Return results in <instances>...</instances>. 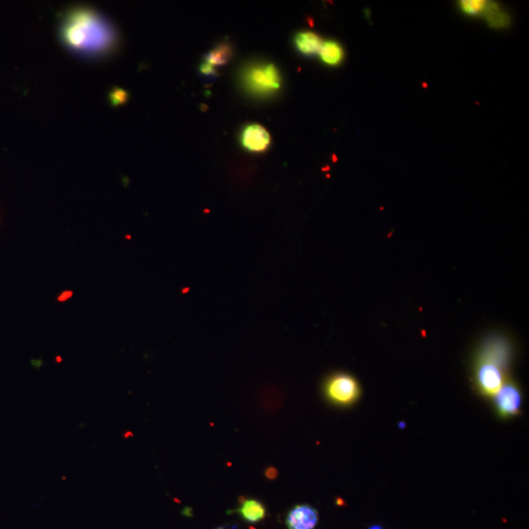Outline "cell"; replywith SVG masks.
I'll return each mask as SVG.
<instances>
[{
  "mask_svg": "<svg viewBox=\"0 0 529 529\" xmlns=\"http://www.w3.org/2000/svg\"><path fill=\"white\" fill-rule=\"evenodd\" d=\"M462 11L469 15V16H477L486 11L487 2L481 1V0H468V1H462L460 4Z\"/></svg>",
  "mask_w": 529,
  "mask_h": 529,
  "instance_id": "cell-12",
  "label": "cell"
},
{
  "mask_svg": "<svg viewBox=\"0 0 529 529\" xmlns=\"http://www.w3.org/2000/svg\"><path fill=\"white\" fill-rule=\"evenodd\" d=\"M493 398H494L495 406L501 417L510 418L520 413L521 401H523L520 389L518 388L517 383L510 381L509 378L501 386Z\"/></svg>",
  "mask_w": 529,
  "mask_h": 529,
  "instance_id": "cell-5",
  "label": "cell"
},
{
  "mask_svg": "<svg viewBox=\"0 0 529 529\" xmlns=\"http://www.w3.org/2000/svg\"><path fill=\"white\" fill-rule=\"evenodd\" d=\"M324 393L330 403L349 407L358 401L362 391L354 376L347 373H335L325 381Z\"/></svg>",
  "mask_w": 529,
  "mask_h": 529,
  "instance_id": "cell-4",
  "label": "cell"
},
{
  "mask_svg": "<svg viewBox=\"0 0 529 529\" xmlns=\"http://www.w3.org/2000/svg\"><path fill=\"white\" fill-rule=\"evenodd\" d=\"M216 529H229V528H216Z\"/></svg>",
  "mask_w": 529,
  "mask_h": 529,
  "instance_id": "cell-17",
  "label": "cell"
},
{
  "mask_svg": "<svg viewBox=\"0 0 529 529\" xmlns=\"http://www.w3.org/2000/svg\"><path fill=\"white\" fill-rule=\"evenodd\" d=\"M513 347L505 335L493 334L482 340L474 359V375L477 389L493 397L508 379Z\"/></svg>",
  "mask_w": 529,
  "mask_h": 529,
  "instance_id": "cell-2",
  "label": "cell"
},
{
  "mask_svg": "<svg viewBox=\"0 0 529 529\" xmlns=\"http://www.w3.org/2000/svg\"><path fill=\"white\" fill-rule=\"evenodd\" d=\"M242 82L245 89L257 97H271L280 90V71L273 64H256L245 70Z\"/></svg>",
  "mask_w": 529,
  "mask_h": 529,
  "instance_id": "cell-3",
  "label": "cell"
},
{
  "mask_svg": "<svg viewBox=\"0 0 529 529\" xmlns=\"http://www.w3.org/2000/svg\"><path fill=\"white\" fill-rule=\"evenodd\" d=\"M319 56L322 63L326 64L327 66L337 67L340 65L344 59V50L337 41H324Z\"/></svg>",
  "mask_w": 529,
  "mask_h": 529,
  "instance_id": "cell-10",
  "label": "cell"
},
{
  "mask_svg": "<svg viewBox=\"0 0 529 529\" xmlns=\"http://www.w3.org/2000/svg\"><path fill=\"white\" fill-rule=\"evenodd\" d=\"M276 476H277V471H276L275 469H268L267 471L268 477H270V479H273V477H275Z\"/></svg>",
  "mask_w": 529,
  "mask_h": 529,
  "instance_id": "cell-15",
  "label": "cell"
},
{
  "mask_svg": "<svg viewBox=\"0 0 529 529\" xmlns=\"http://www.w3.org/2000/svg\"><path fill=\"white\" fill-rule=\"evenodd\" d=\"M237 512L247 523H257L264 520L267 511H266L265 505L261 501L246 499L242 501L241 507L239 508Z\"/></svg>",
  "mask_w": 529,
  "mask_h": 529,
  "instance_id": "cell-9",
  "label": "cell"
},
{
  "mask_svg": "<svg viewBox=\"0 0 529 529\" xmlns=\"http://www.w3.org/2000/svg\"><path fill=\"white\" fill-rule=\"evenodd\" d=\"M370 529H383V528H381V526H379V525H373V526H371Z\"/></svg>",
  "mask_w": 529,
  "mask_h": 529,
  "instance_id": "cell-16",
  "label": "cell"
},
{
  "mask_svg": "<svg viewBox=\"0 0 529 529\" xmlns=\"http://www.w3.org/2000/svg\"><path fill=\"white\" fill-rule=\"evenodd\" d=\"M317 520L316 509L309 505H299L288 513L286 525L288 529H314Z\"/></svg>",
  "mask_w": 529,
  "mask_h": 529,
  "instance_id": "cell-7",
  "label": "cell"
},
{
  "mask_svg": "<svg viewBox=\"0 0 529 529\" xmlns=\"http://www.w3.org/2000/svg\"><path fill=\"white\" fill-rule=\"evenodd\" d=\"M241 143L246 151L259 153L269 147L271 136L262 126L254 124L247 126L242 131Z\"/></svg>",
  "mask_w": 529,
  "mask_h": 529,
  "instance_id": "cell-6",
  "label": "cell"
},
{
  "mask_svg": "<svg viewBox=\"0 0 529 529\" xmlns=\"http://www.w3.org/2000/svg\"><path fill=\"white\" fill-rule=\"evenodd\" d=\"M322 38L313 32H300L294 37V45L296 50L306 58H314L319 56L322 45Z\"/></svg>",
  "mask_w": 529,
  "mask_h": 529,
  "instance_id": "cell-8",
  "label": "cell"
},
{
  "mask_svg": "<svg viewBox=\"0 0 529 529\" xmlns=\"http://www.w3.org/2000/svg\"><path fill=\"white\" fill-rule=\"evenodd\" d=\"M110 102L113 106L122 105L128 100L129 94L125 89L115 87L109 94Z\"/></svg>",
  "mask_w": 529,
  "mask_h": 529,
  "instance_id": "cell-13",
  "label": "cell"
},
{
  "mask_svg": "<svg viewBox=\"0 0 529 529\" xmlns=\"http://www.w3.org/2000/svg\"><path fill=\"white\" fill-rule=\"evenodd\" d=\"M200 74L202 75L203 77H206L208 80H215L218 77V73L215 70V67L212 66L211 64L207 62H203L200 66Z\"/></svg>",
  "mask_w": 529,
  "mask_h": 529,
  "instance_id": "cell-14",
  "label": "cell"
},
{
  "mask_svg": "<svg viewBox=\"0 0 529 529\" xmlns=\"http://www.w3.org/2000/svg\"><path fill=\"white\" fill-rule=\"evenodd\" d=\"M61 38L71 50L98 56L113 48L116 36L113 28L98 13L82 9L67 15L62 23Z\"/></svg>",
  "mask_w": 529,
  "mask_h": 529,
  "instance_id": "cell-1",
  "label": "cell"
},
{
  "mask_svg": "<svg viewBox=\"0 0 529 529\" xmlns=\"http://www.w3.org/2000/svg\"><path fill=\"white\" fill-rule=\"evenodd\" d=\"M232 54H234V49H232L231 43L224 41V43H219L215 48L211 49L204 56V60L214 67L224 66L231 60Z\"/></svg>",
  "mask_w": 529,
  "mask_h": 529,
  "instance_id": "cell-11",
  "label": "cell"
}]
</instances>
